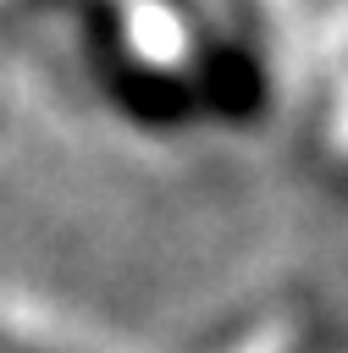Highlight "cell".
<instances>
[{"label": "cell", "instance_id": "cell-1", "mask_svg": "<svg viewBox=\"0 0 348 353\" xmlns=\"http://www.w3.org/2000/svg\"><path fill=\"white\" fill-rule=\"evenodd\" d=\"M72 22L105 99L138 127L166 132L204 110L254 121L265 110V0H77Z\"/></svg>", "mask_w": 348, "mask_h": 353}]
</instances>
